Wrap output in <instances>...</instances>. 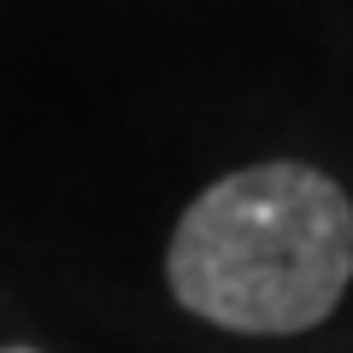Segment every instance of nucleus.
<instances>
[{
	"label": "nucleus",
	"mask_w": 353,
	"mask_h": 353,
	"mask_svg": "<svg viewBox=\"0 0 353 353\" xmlns=\"http://www.w3.org/2000/svg\"><path fill=\"white\" fill-rule=\"evenodd\" d=\"M165 277L176 301L218 330H312L353 277V201L312 165L230 171L176 218Z\"/></svg>",
	"instance_id": "nucleus-1"
},
{
	"label": "nucleus",
	"mask_w": 353,
	"mask_h": 353,
	"mask_svg": "<svg viewBox=\"0 0 353 353\" xmlns=\"http://www.w3.org/2000/svg\"><path fill=\"white\" fill-rule=\"evenodd\" d=\"M0 353H36V347H0Z\"/></svg>",
	"instance_id": "nucleus-2"
}]
</instances>
